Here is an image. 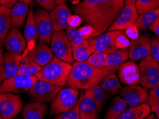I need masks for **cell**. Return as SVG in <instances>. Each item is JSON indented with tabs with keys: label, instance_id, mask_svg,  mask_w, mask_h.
<instances>
[{
	"label": "cell",
	"instance_id": "6da1fadb",
	"mask_svg": "<svg viewBox=\"0 0 159 119\" xmlns=\"http://www.w3.org/2000/svg\"><path fill=\"white\" fill-rule=\"evenodd\" d=\"M124 6V0H83L74 11L93 28L92 37H98L109 29Z\"/></svg>",
	"mask_w": 159,
	"mask_h": 119
},
{
	"label": "cell",
	"instance_id": "7a4b0ae2",
	"mask_svg": "<svg viewBox=\"0 0 159 119\" xmlns=\"http://www.w3.org/2000/svg\"><path fill=\"white\" fill-rule=\"evenodd\" d=\"M119 66L96 67L85 62H74L67 85L75 89L87 91L99 83L106 76L118 71Z\"/></svg>",
	"mask_w": 159,
	"mask_h": 119
},
{
	"label": "cell",
	"instance_id": "3957f363",
	"mask_svg": "<svg viewBox=\"0 0 159 119\" xmlns=\"http://www.w3.org/2000/svg\"><path fill=\"white\" fill-rule=\"evenodd\" d=\"M71 69V64L63 62L54 56L48 64L42 67L40 71L36 74V77L39 81L62 88L67 85Z\"/></svg>",
	"mask_w": 159,
	"mask_h": 119
},
{
	"label": "cell",
	"instance_id": "277c9868",
	"mask_svg": "<svg viewBox=\"0 0 159 119\" xmlns=\"http://www.w3.org/2000/svg\"><path fill=\"white\" fill-rule=\"evenodd\" d=\"M79 96L80 92L78 89L70 87L61 88L56 97L51 102L50 116H57L71 110L78 103Z\"/></svg>",
	"mask_w": 159,
	"mask_h": 119
},
{
	"label": "cell",
	"instance_id": "5b68a950",
	"mask_svg": "<svg viewBox=\"0 0 159 119\" xmlns=\"http://www.w3.org/2000/svg\"><path fill=\"white\" fill-rule=\"evenodd\" d=\"M50 49L53 55L59 59L71 64L74 62L71 44L66 32L63 30L53 32L50 41Z\"/></svg>",
	"mask_w": 159,
	"mask_h": 119
},
{
	"label": "cell",
	"instance_id": "8992f818",
	"mask_svg": "<svg viewBox=\"0 0 159 119\" xmlns=\"http://www.w3.org/2000/svg\"><path fill=\"white\" fill-rule=\"evenodd\" d=\"M37 80L36 76L17 75L12 78L5 79L0 84V94L12 93L20 94L29 91Z\"/></svg>",
	"mask_w": 159,
	"mask_h": 119
},
{
	"label": "cell",
	"instance_id": "52a82bcc",
	"mask_svg": "<svg viewBox=\"0 0 159 119\" xmlns=\"http://www.w3.org/2000/svg\"><path fill=\"white\" fill-rule=\"evenodd\" d=\"M140 83L145 88H153L159 85V64L151 56L142 60L140 64Z\"/></svg>",
	"mask_w": 159,
	"mask_h": 119
},
{
	"label": "cell",
	"instance_id": "ba28073f",
	"mask_svg": "<svg viewBox=\"0 0 159 119\" xmlns=\"http://www.w3.org/2000/svg\"><path fill=\"white\" fill-rule=\"evenodd\" d=\"M61 88L45 81L37 80L28 92L30 98L34 101L46 104L53 101Z\"/></svg>",
	"mask_w": 159,
	"mask_h": 119
},
{
	"label": "cell",
	"instance_id": "9c48e42d",
	"mask_svg": "<svg viewBox=\"0 0 159 119\" xmlns=\"http://www.w3.org/2000/svg\"><path fill=\"white\" fill-rule=\"evenodd\" d=\"M22 110V101L18 94L4 93L0 94V114L3 119H13Z\"/></svg>",
	"mask_w": 159,
	"mask_h": 119
},
{
	"label": "cell",
	"instance_id": "30bf717a",
	"mask_svg": "<svg viewBox=\"0 0 159 119\" xmlns=\"http://www.w3.org/2000/svg\"><path fill=\"white\" fill-rule=\"evenodd\" d=\"M36 27L38 33L39 41L46 44H50L53 34L52 25L48 11L44 9L37 8L34 11Z\"/></svg>",
	"mask_w": 159,
	"mask_h": 119
},
{
	"label": "cell",
	"instance_id": "8fae6325",
	"mask_svg": "<svg viewBox=\"0 0 159 119\" xmlns=\"http://www.w3.org/2000/svg\"><path fill=\"white\" fill-rule=\"evenodd\" d=\"M118 94L126 102L128 108L147 103L149 96L146 88L138 85L126 86L121 88Z\"/></svg>",
	"mask_w": 159,
	"mask_h": 119
},
{
	"label": "cell",
	"instance_id": "7c38bea8",
	"mask_svg": "<svg viewBox=\"0 0 159 119\" xmlns=\"http://www.w3.org/2000/svg\"><path fill=\"white\" fill-rule=\"evenodd\" d=\"M136 6L135 4L125 5L121 9L116 20L111 25L108 31H124L127 28L134 25L139 17Z\"/></svg>",
	"mask_w": 159,
	"mask_h": 119
},
{
	"label": "cell",
	"instance_id": "4fadbf2b",
	"mask_svg": "<svg viewBox=\"0 0 159 119\" xmlns=\"http://www.w3.org/2000/svg\"><path fill=\"white\" fill-rule=\"evenodd\" d=\"M129 59L132 61L143 60L151 55V39L148 34H143L130 41L128 47Z\"/></svg>",
	"mask_w": 159,
	"mask_h": 119
},
{
	"label": "cell",
	"instance_id": "5bb4252c",
	"mask_svg": "<svg viewBox=\"0 0 159 119\" xmlns=\"http://www.w3.org/2000/svg\"><path fill=\"white\" fill-rule=\"evenodd\" d=\"M118 71L119 79L125 85H138L140 83V68L134 61H126L119 66Z\"/></svg>",
	"mask_w": 159,
	"mask_h": 119
},
{
	"label": "cell",
	"instance_id": "9a60e30c",
	"mask_svg": "<svg viewBox=\"0 0 159 119\" xmlns=\"http://www.w3.org/2000/svg\"><path fill=\"white\" fill-rule=\"evenodd\" d=\"M49 15L54 32L66 29L72 15L70 9L65 4L57 5L52 11H50Z\"/></svg>",
	"mask_w": 159,
	"mask_h": 119
},
{
	"label": "cell",
	"instance_id": "2e32d148",
	"mask_svg": "<svg viewBox=\"0 0 159 119\" xmlns=\"http://www.w3.org/2000/svg\"><path fill=\"white\" fill-rule=\"evenodd\" d=\"M4 45L7 51L21 53H23L27 47L24 35L20 29L15 27H12L9 32L4 41Z\"/></svg>",
	"mask_w": 159,
	"mask_h": 119
},
{
	"label": "cell",
	"instance_id": "e0dca14e",
	"mask_svg": "<svg viewBox=\"0 0 159 119\" xmlns=\"http://www.w3.org/2000/svg\"><path fill=\"white\" fill-rule=\"evenodd\" d=\"M24 36L27 43L26 49L23 52L22 55L27 54L29 51L34 48L36 45L37 40H39L38 33L36 27L35 17H34V10L31 9L27 18L25 24Z\"/></svg>",
	"mask_w": 159,
	"mask_h": 119
},
{
	"label": "cell",
	"instance_id": "ac0fdd59",
	"mask_svg": "<svg viewBox=\"0 0 159 119\" xmlns=\"http://www.w3.org/2000/svg\"><path fill=\"white\" fill-rule=\"evenodd\" d=\"M121 31H108L94 39L95 51L106 53H113L118 49L115 47V40Z\"/></svg>",
	"mask_w": 159,
	"mask_h": 119
},
{
	"label": "cell",
	"instance_id": "d6986e66",
	"mask_svg": "<svg viewBox=\"0 0 159 119\" xmlns=\"http://www.w3.org/2000/svg\"><path fill=\"white\" fill-rule=\"evenodd\" d=\"M80 119H99L97 106L87 91L80 92Z\"/></svg>",
	"mask_w": 159,
	"mask_h": 119
},
{
	"label": "cell",
	"instance_id": "ffe728a7",
	"mask_svg": "<svg viewBox=\"0 0 159 119\" xmlns=\"http://www.w3.org/2000/svg\"><path fill=\"white\" fill-rule=\"evenodd\" d=\"M22 53L6 51L4 53V80L18 75Z\"/></svg>",
	"mask_w": 159,
	"mask_h": 119
},
{
	"label": "cell",
	"instance_id": "44dd1931",
	"mask_svg": "<svg viewBox=\"0 0 159 119\" xmlns=\"http://www.w3.org/2000/svg\"><path fill=\"white\" fill-rule=\"evenodd\" d=\"M28 54L34 62L42 67L48 64L54 57L52 51L48 44L39 41L28 52Z\"/></svg>",
	"mask_w": 159,
	"mask_h": 119
},
{
	"label": "cell",
	"instance_id": "7402d4cb",
	"mask_svg": "<svg viewBox=\"0 0 159 119\" xmlns=\"http://www.w3.org/2000/svg\"><path fill=\"white\" fill-rule=\"evenodd\" d=\"M48 111V106L39 102H31L26 104L22 108L23 119H44Z\"/></svg>",
	"mask_w": 159,
	"mask_h": 119
},
{
	"label": "cell",
	"instance_id": "603a6c76",
	"mask_svg": "<svg viewBox=\"0 0 159 119\" xmlns=\"http://www.w3.org/2000/svg\"><path fill=\"white\" fill-rule=\"evenodd\" d=\"M30 10L29 5L22 2H17L11 8V19L13 27L21 29L26 22Z\"/></svg>",
	"mask_w": 159,
	"mask_h": 119
},
{
	"label": "cell",
	"instance_id": "cb8c5ba5",
	"mask_svg": "<svg viewBox=\"0 0 159 119\" xmlns=\"http://www.w3.org/2000/svg\"><path fill=\"white\" fill-rule=\"evenodd\" d=\"M151 108L147 103L126 108L117 119H144L151 114Z\"/></svg>",
	"mask_w": 159,
	"mask_h": 119
},
{
	"label": "cell",
	"instance_id": "d4e9b609",
	"mask_svg": "<svg viewBox=\"0 0 159 119\" xmlns=\"http://www.w3.org/2000/svg\"><path fill=\"white\" fill-rule=\"evenodd\" d=\"M95 51L94 39H86L80 45L72 49V56L75 62H85L88 58Z\"/></svg>",
	"mask_w": 159,
	"mask_h": 119
},
{
	"label": "cell",
	"instance_id": "484cf974",
	"mask_svg": "<svg viewBox=\"0 0 159 119\" xmlns=\"http://www.w3.org/2000/svg\"><path fill=\"white\" fill-rule=\"evenodd\" d=\"M42 66L34 62L30 55H22L18 75L23 76H36V74L40 71Z\"/></svg>",
	"mask_w": 159,
	"mask_h": 119
},
{
	"label": "cell",
	"instance_id": "4316f807",
	"mask_svg": "<svg viewBox=\"0 0 159 119\" xmlns=\"http://www.w3.org/2000/svg\"><path fill=\"white\" fill-rule=\"evenodd\" d=\"M11 19V9L6 6H0V39L3 41L12 28Z\"/></svg>",
	"mask_w": 159,
	"mask_h": 119
},
{
	"label": "cell",
	"instance_id": "83f0119b",
	"mask_svg": "<svg viewBox=\"0 0 159 119\" xmlns=\"http://www.w3.org/2000/svg\"><path fill=\"white\" fill-rule=\"evenodd\" d=\"M128 107L126 102L120 96H116L107 108L105 119H117Z\"/></svg>",
	"mask_w": 159,
	"mask_h": 119
},
{
	"label": "cell",
	"instance_id": "f1b7e54d",
	"mask_svg": "<svg viewBox=\"0 0 159 119\" xmlns=\"http://www.w3.org/2000/svg\"><path fill=\"white\" fill-rule=\"evenodd\" d=\"M85 91H87L92 96L97 106L98 113H100L103 105L109 98L108 93H107L100 85L95 86L94 87L91 88L90 89Z\"/></svg>",
	"mask_w": 159,
	"mask_h": 119
},
{
	"label": "cell",
	"instance_id": "f546056e",
	"mask_svg": "<svg viewBox=\"0 0 159 119\" xmlns=\"http://www.w3.org/2000/svg\"><path fill=\"white\" fill-rule=\"evenodd\" d=\"M159 16V9L156 10L148 11V12L142 14L138 17L135 26L139 28V29L145 30L148 29L152 24L155 22V20Z\"/></svg>",
	"mask_w": 159,
	"mask_h": 119
},
{
	"label": "cell",
	"instance_id": "4dcf8cb0",
	"mask_svg": "<svg viewBox=\"0 0 159 119\" xmlns=\"http://www.w3.org/2000/svg\"><path fill=\"white\" fill-rule=\"evenodd\" d=\"M100 86L111 95H116L121 88L118 77L115 74H110L100 83Z\"/></svg>",
	"mask_w": 159,
	"mask_h": 119
},
{
	"label": "cell",
	"instance_id": "1f68e13d",
	"mask_svg": "<svg viewBox=\"0 0 159 119\" xmlns=\"http://www.w3.org/2000/svg\"><path fill=\"white\" fill-rule=\"evenodd\" d=\"M128 59V49H118L107 55L106 66H120Z\"/></svg>",
	"mask_w": 159,
	"mask_h": 119
},
{
	"label": "cell",
	"instance_id": "d6a6232c",
	"mask_svg": "<svg viewBox=\"0 0 159 119\" xmlns=\"http://www.w3.org/2000/svg\"><path fill=\"white\" fill-rule=\"evenodd\" d=\"M135 4L139 15L159 9V0H136Z\"/></svg>",
	"mask_w": 159,
	"mask_h": 119
},
{
	"label": "cell",
	"instance_id": "836d02e7",
	"mask_svg": "<svg viewBox=\"0 0 159 119\" xmlns=\"http://www.w3.org/2000/svg\"><path fill=\"white\" fill-rule=\"evenodd\" d=\"M65 29H66V32H66L67 36L68 37V39L70 41V43L71 44L72 49H74L77 46L80 45L85 41V39L81 36L79 31L76 28L72 27L68 25Z\"/></svg>",
	"mask_w": 159,
	"mask_h": 119
},
{
	"label": "cell",
	"instance_id": "e575fe53",
	"mask_svg": "<svg viewBox=\"0 0 159 119\" xmlns=\"http://www.w3.org/2000/svg\"><path fill=\"white\" fill-rule=\"evenodd\" d=\"M107 53L100 52L95 51L93 54L89 57L85 62L96 67H104L106 66V60L107 57Z\"/></svg>",
	"mask_w": 159,
	"mask_h": 119
},
{
	"label": "cell",
	"instance_id": "d590c367",
	"mask_svg": "<svg viewBox=\"0 0 159 119\" xmlns=\"http://www.w3.org/2000/svg\"><path fill=\"white\" fill-rule=\"evenodd\" d=\"M81 96L80 94V98L77 104L71 110L60 113L56 116L54 119H80V104Z\"/></svg>",
	"mask_w": 159,
	"mask_h": 119
},
{
	"label": "cell",
	"instance_id": "8d00e7d4",
	"mask_svg": "<svg viewBox=\"0 0 159 119\" xmlns=\"http://www.w3.org/2000/svg\"><path fill=\"white\" fill-rule=\"evenodd\" d=\"M130 41L125 34V32L121 31L115 40V47L117 49H128L130 46Z\"/></svg>",
	"mask_w": 159,
	"mask_h": 119
},
{
	"label": "cell",
	"instance_id": "74e56055",
	"mask_svg": "<svg viewBox=\"0 0 159 119\" xmlns=\"http://www.w3.org/2000/svg\"><path fill=\"white\" fill-rule=\"evenodd\" d=\"M151 56L159 64V37L151 39Z\"/></svg>",
	"mask_w": 159,
	"mask_h": 119
},
{
	"label": "cell",
	"instance_id": "f35d334b",
	"mask_svg": "<svg viewBox=\"0 0 159 119\" xmlns=\"http://www.w3.org/2000/svg\"><path fill=\"white\" fill-rule=\"evenodd\" d=\"M158 102H159V85L155 88H151L149 91L147 104L150 106L151 108H152Z\"/></svg>",
	"mask_w": 159,
	"mask_h": 119
},
{
	"label": "cell",
	"instance_id": "ab89813d",
	"mask_svg": "<svg viewBox=\"0 0 159 119\" xmlns=\"http://www.w3.org/2000/svg\"><path fill=\"white\" fill-rule=\"evenodd\" d=\"M37 3L40 6L48 11H51L57 6L56 0H37Z\"/></svg>",
	"mask_w": 159,
	"mask_h": 119
},
{
	"label": "cell",
	"instance_id": "60d3db41",
	"mask_svg": "<svg viewBox=\"0 0 159 119\" xmlns=\"http://www.w3.org/2000/svg\"><path fill=\"white\" fill-rule=\"evenodd\" d=\"M125 34L130 40H135L139 36V29L136 26L133 25L125 30Z\"/></svg>",
	"mask_w": 159,
	"mask_h": 119
},
{
	"label": "cell",
	"instance_id": "b9f144b4",
	"mask_svg": "<svg viewBox=\"0 0 159 119\" xmlns=\"http://www.w3.org/2000/svg\"><path fill=\"white\" fill-rule=\"evenodd\" d=\"M78 31L85 40H86V39H89L90 37H92L93 34V29L88 25H85V27L80 28Z\"/></svg>",
	"mask_w": 159,
	"mask_h": 119
},
{
	"label": "cell",
	"instance_id": "7bdbcfd3",
	"mask_svg": "<svg viewBox=\"0 0 159 119\" xmlns=\"http://www.w3.org/2000/svg\"><path fill=\"white\" fill-rule=\"evenodd\" d=\"M4 51L3 48H0V81H2V82L4 81Z\"/></svg>",
	"mask_w": 159,
	"mask_h": 119
},
{
	"label": "cell",
	"instance_id": "ee69618b",
	"mask_svg": "<svg viewBox=\"0 0 159 119\" xmlns=\"http://www.w3.org/2000/svg\"><path fill=\"white\" fill-rule=\"evenodd\" d=\"M81 20H83V19H82L79 16L75 15L74 17L73 16L72 17V15H71L70 17L68 25L70 26V27H72L75 28V27H77V26L80 24Z\"/></svg>",
	"mask_w": 159,
	"mask_h": 119
},
{
	"label": "cell",
	"instance_id": "f6af8a7d",
	"mask_svg": "<svg viewBox=\"0 0 159 119\" xmlns=\"http://www.w3.org/2000/svg\"><path fill=\"white\" fill-rule=\"evenodd\" d=\"M148 29L150 30V31L153 32L156 36L159 37V16L155 20V22H154L151 27H149Z\"/></svg>",
	"mask_w": 159,
	"mask_h": 119
},
{
	"label": "cell",
	"instance_id": "bcb514c9",
	"mask_svg": "<svg viewBox=\"0 0 159 119\" xmlns=\"http://www.w3.org/2000/svg\"><path fill=\"white\" fill-rule=\"evenodd\" d=\"M17 2H19V0H0V6L11 9Z\"/></svg>",
	"mask_w": 159,
	"mask_h": 119
},
{
	"label": "cell",
	"instance_id": "7dc6e473",
	"mask_svg": "<svg viewBox=\"0 0 159 119\" xmlns=\"http://www.w3.org/2000/svg\"><path fill=\"white\" fill-rule=\"evenodd\" d=\"M151 111H153L156 113V118H159V102H158L153 108H151Z\"/></svg>",
	"mask_w": 159,
	"mask_h": 119
},
{
	"label": "cell",
	"instance_id": "c3c4849f",
	"mask_svg": "<svg viewBox=\"0 0 159 119\" xmlns=\"http://www.w3.org/2000/svg\"><path fill=\"white\" fill-rule=\"evenodd\" d=\"M136 0H124V4L125 5H129V4H135Z\"/></svg>",
	"mask_w": 159,
	"mask_h": 119
},
{
	"label": "cell",
	"instance_id": "681fc988",
	"mask_svg": "<svg viewBox=\"0 0 159 119\" xmlns=\"http://www.w3.org/2000/svg\"><path fill=\"white\" fill-rule=\"evenodd\" d=\"M56 2H57V5H59V4H64L67 2V0H56Z\"/></svg>",
	"mask_w": 159,
	"mask_h": 119
},
{
	"label": "cell",
	"instance_id": "f907efd6",
	"mask_svg": "<svg viewBox=\"0 0 159 119\" xmlns=\"http://www.w3.org/2000/svg\"><path fill=\"white\" fill-rule=\"evenodd\" d=\"M19 2H23V3H25V4H27V5H29V4L31 3L32 0H19Z\"/></svg>",
	"mask_w": 159,
	"mask_h": 119
},
{
	"label": "cell",
	"instance_id": "816d5d0a",
	"mask_svg": "<svg viewBox=\"0 0 159 119\" xmlns=\"http://www.w3.org/2000/svg\"><path fill=\"white\" fill-rule=\"evenodd\" d=\"M156 116H154V114H150L148 116H147V117L146 118L144 119H155Z\"/></svg>",
	"mask_w": 159,
	"mask_h": 119
},
{
	"label": "cell",
	"instance_id": "f5cc1de1",
	"mask_svg": "<svg viewBox=\"0 0 159 119\" xmlns=\"http://www.w3.org/2000/svg\"><path fill=\"white\" fill-rule=\"evenodd\" d=\"M2 47H3V41L0 39V48H2Z\"/></svg>",
	"mask_w": 159,
	"mask_h": 119
},
{
	"label": "cell",
	"instance_id": "db71d44e",
	"mask_svg": "<svg viewBox=\"0 0 159 119\" xmlns=\"http://www.w3.org/2000/svg\"><path fill=\"white\" fill-rule=\"evenodd\" d=\"M0 119H3V118H2V116H1V114H0Z\"/></svg>",
	"mask_w": 159,
	"mask_h": 119
},
{
	"label": "cell",
	"instance_id": "11a10c76",
	"mask_svg": "<svg viewBox=\"0 0 159 119\" xmlns=\"http://www.w3.org/2000/svg\"><path fill=\"white\" fill-rule=\"evenodd\" d=\"M15 119H23V118H15Z\"/></svg>",
	"mask_w": 159,
	"mask_h": 119
},
{
	"label": "cell",
	"instance_id": "9f6ffc18",
	"mask_svg": "<svg viewBox=\"0 0 159 119\" xmlns=\"http://www.w3.org/2000/svg\"><path fill=\"white\" fill-rule=\"evenodd\" d=\"M155 119H159V118H156H156H155Z\"/></svg>",
	"mask_w": 159,
	"mask_h": 119
},
{
	"label": "cell",
	"instance_id": "6f0895ef",
	"mask_svg": "<svg viewBox=\"0 0 159 119\" xmlns=\"http://www.w3.org/2000/svg\"><path fill=\"white\" fill-rule=\"evenodd\" d=\"M1 83H2V81H0V84H1Z\"/></svg>",
	"mask_w": 159,
	"mask_h": 119
},
{
	"label": "cell",
	"instance_id": "680465c9",
	"mask_svg": "<svg viewBox=\"0 0 159 119\" xmlns=\"http://www.w3.org/2000/svg\"><path fill=\"white\" fill-rule=\"evenodd\" d=\"M70 1H72V0H70Z\"/></svg>",
	"mask_w": 159,
	"mask_h": 119
},
{
	"label": "cell",
	"instance_id": "91938a15",
	"mask_svg": "<svg viewBox=\"0 0 159 119\" xmlns=\"http://www.w3.org/2000/svg\"></svg>",
	"mask_w": 159,
	"mask_h": 119
}]
</instances>
